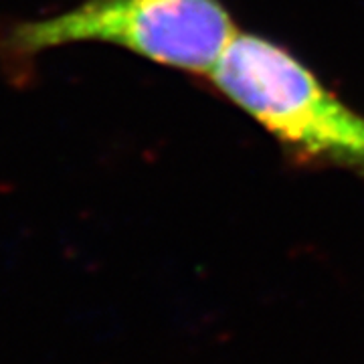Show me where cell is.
<instances>
[{
  "label": "cell",
  "mask_w": 364,
  "mask_h": 364,
  "mask_svg": "<svg viewBox=\"0 0 364 364\" xmlns=\"http://www.w3.org/2000/svg\"><path fill=\"white\" fill-rule=\"evenodd\" d=\"M237 28L221 0H83L69 11L0 33V59L25 77L47 51L102 43L158 65L208 75Z\"/></svg>",
  "instance_id": "cell-2"
},
{
  "label": "cell",
  "mask_w": 364,
  "mask_h": 364,
  "mask_svg": "<svg viewBox=\"0 0 364 364\" xmlns=\"http://www.w3.org/2000/svg\"><path fill=\"white\" fill-rule=\"evenodd\" d=\"M207 77L298 162L364 176V116L277 43L237 31Z\"/></svg>",
  "instance_id": "cell-1"
}]
</instances>
